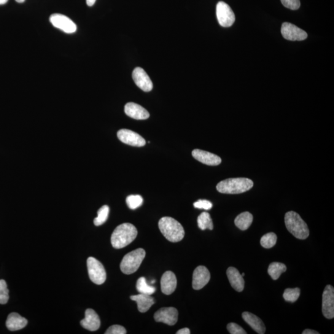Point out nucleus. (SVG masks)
I'll return each mask as SVG.
<instances>
[{"label": "nucleus", "instance_id": "cd10ccee", "mask_svg": "<svg viewBox=\"0 0 334 334\" xmlns=\"http://www.w3.org/2000/svg\"><path fill=\"white\" fill-rule=\"evenodd\" d=\"M277 236L274 233H268L264 235L261 239V244L265 248H271L276 245Z\"/></svg>", "mask_w": 334, "mask_h": 334}, {"label": "nucleus", "instance_id": "4c0bfd02", "mask_svg": "<svg viewBox=\"0 0 334 334\" xmlns=\"http://www.w3.org/2000/svg\"><path fill=\"white\" fill-rule=\"evenodd\" d=\"M96 2V0H86V3H87L89 7H93L95 4Z\"/></svg>", "mask_w": 334, "mask_h": 334}, {"label": "nucleus", "instance_id": "a19ab883", "mask_svg": "<svg viewBox=\"0 0 334 334\" xmlns=\"http://www.w3.org/2000/svg\"><path fill=\"white\" fill-rule=\"evenodd\" d=\"M244 275H245V274H244V273H243V274H241V276H243V277H244Z\"/></svg>", "mask_w": 334, "mask_h": 334}, {"label": "nucleus", "instance_id": "b1692460", "mask_svg": "<svg viewBox=\"0 0 334 334\" xmlns=\"http://www.w3.org/2000/svg\"><path fill=\"white\" fill-rule=\"evenodd\" d=\"M287 271V266L281 263L274 262L269 266L268 274L271 278L276 281L283 273Z\"/></svg>", "mask_w": 334, "mask_h": 334}, {"label": "nucleus", "instance_id": "a211bd4d", "mask_svg": "<svg viewBox=\"0 0 334 334\" xmlns=\"http://www.w3.org/2000/svg\"><path fill=\"white\" fill-rule=\"evenodd\" d=\"M80 325L88 330L96 331L101 326V320L95 311L88 309L85 312V318L80 321Z\"/></svg>", "mask_w": 334, "mask_h": 334}, {"label": "nucleus", "instance_id": "423d86ee", "mask_svg": "<svg viewBox=\"0 0 334 334\" xmlns=\"http://www.w3.org/2000/svg\"><path fill=\"white\" fill-rule=\"evenodd\" d=\"M87 265L91 281L97 285L103 284L106 281L107 274L102 264L96 258L90 257Z\"/></svg>", "mask_w": 334, "mask_h": 334}, {"label": "nucleus", "instance_id": "39448f33", "mask_svg": "<svg viewBox=\"0 0 334 334\" xmlns=\"http://www.w3.org/2000/svg\"><path fill=\"white\" fill-rule=\"evenodd\" d=\"M145 257V250L138 248L128 253L123 258L120 264V269L125 274H131L138 270Z\"/></svg>", "mask_w": 334, "mask_h": 334}, {"label": "nucleus", "instance_id": "4468645a", "mask_svg": "<svg viewBox=\"0 0 334 334\" xmlns=\"http://www.w3.org/2000/svg\"><path fill=\"white\" fill-rule=\"evenodd\" d=\"M132 76L137 87L141 90L144 92H150L152 90V80L143 69L137 67L134 69Z\"/></svg>", "mask_w": 334, "mask_h": 334}, {"label": "nucleus", "instance_id": "f03ea898", "mask_svg": "<svg viewBox=\"0 0 334 334\" xmlns=\"http://www.w3.org/2000/svg\"><path fill=\"white\" fill-rule=\"evenodd\" d=\"M161 233L167 240L173 243L182 241L185 236V230L181 223L174 218L164 217L158 222Z\"/></svg>", "mask_w": 334, "mask_h": 334}, {"label": "nucleus", "instance_id": "f257e3e1", "mask_svg": "<svg viewBox=\"0 0 334 334\" xmlns=\"http://www.w3.org/2000/svg\"><path fill=\"white\" fill-rule=\"evenodd\" d=\"M137 230L134 225L125 223L118 225L115 229L111 236V243L116 249H121L127 246L136 239Z\"/></svg>", "mask_w": 334, "mask_h": 334}, {"label": "nucleus", "instance_id": "6ab92c4d", "mask_svg": "<svg viewBox=\"0 0 334 334\" xmlns=\"http://www.w3.org/2000/svg\"><path fill=\"white\" fill-rule=\"evenodd\" d=\"M227 275L231 287L237 292H242L244 290V281L243 277L239 273L238 269L233 267H230L227 269Z\"/></svg>", "mask_w": 334, "mask_h": 334}, {"label": "nucleus", "instance_id": "72a5a7b5", "mask_svg": "<svg viewBox=\"0 0 334 334\" xmlns=\"http://www.w3.org/2000/svg\"><path fill=\"white\" fill-rule=\"evenodd\" d=\"M106 334H125V328L119 325H114L110 326L105 332Z\"/></svg>", "mask_w": 334, "mask_h": 334}, {"label": "nucleus", "instance_id": "c9c22d12", "mask_svg": "<svg viewBox=\"0 0 334 334\" xmlns=\"http://www.w3.org/2000/svg\"><path fill=\"white\" fill-rule=\"evenodd\" d=\"M190 330L188 328H183L177 332V334H190Z\"/></svg>", "mask_w": 334, "mask_h": 334}, {"label": "nucleus", "instance_id": "7c9ffc66", "mask_svg": "<svg viewBox=\"0 0 334 334\" xmlns=\"http://www.w3.org/2000/svg\"><path fill=\"white\" fill-rule=\"evenodd\" d=\"M9 300V290L7 282L4 280H0V304H5Z\"/></svg>", "mask_w": 334, "mask_h": 334}, {"label": "nucleus", "instance_id": "0eeeda50", "mask_svg": "<svg viewBox=\"0 0 334 334\" xmlns=\"http://www.w3.org/2000/svg\"><path fill=\"white\" fill-rule=\"evenodd\" d=\"M216 15L218 22L223 28H229L235 23V14L230 7L225 2L218 3L216 7Z\"/></svg>", "mask_w": 334, "mask_h": 334}, {"label": "nucleus", "instance_id": "9b49d317", "mask_svg": "<svg viewBox=\"0 0 334 334\" xmlns=\"http://www.w3.org/2000/svg\"><path fill=\"white\" fill-rule=\"evenodd\" d=\"M118 138L124 144L134 147H143L146 143L145 140L139 134L127 129H122L118 131Z\"/></svg>", "mask_w": 334, "mask_h": 334}, {"label": "nucleus", "instance_id": "bb28decb", "mask_svg": "<svg viewBox=\"0 0 334 334\" xmlns=\"http://www.w3.org/2000/svg\"><path fill=\"white\" fill-rule=\"evenodd\" d=\"M110 211L109 207L105 205L100 208L98 212V217L94 220V225L96 226H101L106 222L108 217H109Z\"/></svg>", "mask_w": 334, "mask_h": 334}, {"label": "nucleus", "instance_id": "aec40b11", "mask_svg": "<svg viewBox=\"0 0 334 334\" xmlns=\"http://www.w3.org/2000/svg\"><path fill=\"white\" fill-rule=\"evenodd\" d=\"M242 317L244 321L258 333L264 334L266 332V326L260 317L249 312H244Z\"/></svg>", "mask_w": 334, "mask_h": 334}, {"label": "nucleus", "instance_id": "2eb2a0df", "mask_svg": "<svg viewBox=\"0 0 334 334\" xmlns=\"http://www.w3.org/2000/svg\"><path fill=\"white\" fill-rule=\"evenodd\" d=\"M192 155L195 159L207 165L217 166L222 162V159L219 156L203 150L195 149L193 150Z\"/></svg>", "mask_w": 334, "mask_h": 334}, {"label": "nucleus", "instance_id": "c85d7f7f", "mask_svg": "<svg viewBox=\"0 0 334 334\" xmlns=\"http://www.w3.org/2000/svg\"><path fill=\"white\" fill-rule=\"evenodd\" d=\"M301 290L299 288L295 289H287L285 290L283 297L286 301L294 303L300 297Z\"/></svg>", "mask_w": 334, "mask_h": 334}, {"label": "nucleus", "instance_id": "7ed1b4c3", "mask_svg": "<svg viewBox=\"0 0 334 334\" xmlns=\"http://www.w3.org/2000/svg\"><path fill=\"white\" fill-rule=\"evenodd\" d=\"M254 183L252 180L246 178H235L223 180L218 183L217 190L220 193L241 194L252 189Z\"/></svg>", "mask_w": 334, "mask_h": 334}, {"label": "nucleus", "instance_id": "e433bc0d", "mask_svg": "<svg viewBox=\"0 0 334 334\" xmlns=\"http://www.w3.org/2000/svg\"><path fill=\"white\" fill-rule=\"evenodd\" d=\"M303 334H319L318 332H317L316 330H311V329H306L303 331L302 332Z\"/></svg>", "mask_w": 334, "mask_h": 334}, {"label": "nucleus", "instance_id": "6e6552de", "mask_svg": "<svg viewBox=\"0 0 334 334\" xmlns=\"http://www.w3.org/2000/svg\"><path fill=\"white\" fill-rule=\"evenodd\" d=\"M49 20L55 28L60 29L64 33L73 34L77 31L76 24L65 15L56 13L50 16Z\"/></svg>", "mask_w": 334, "mask_h": 334}, {"label": "nucleus", "instance_id": "c756f323", "mask_svg": "<svg viewBox=\"0 0 334 334\" xmlns=\"http://www.w3.org/2000/svg\"><path fill=\"white\" fill-rule=\"evenodd\" d=\"M143 203V199L140 195H130L126 198V204L129 209H136L142 206Z\"/></svg>", "mask_w": 334, "mask_h": 334}, {"label": "nucleus", "instance_id": "a878e982", "mask_svg": "<svg viewBox=\"0 0 334 334\" xmlns=\"http://www.w3.org/2000/svg\"><path fill=\"white\" fill-rule=\"evenodd\" d=\"M136 289L140 293L152 295L155 292V288L147 284L145 277H141L137 280Z\"/></svg>", "mask_w": 334, "mask_h": 334}, {"label": "nucleus", "instance_id": "1a4fd4ad", "mask_svg": "<svg viewBox=\"0 0 334 334\" xmlns=\"http://www.w3.org/2000/svg\"><path fill=\"white\" fill-rule=\"evenodd\" d=\"M281 33L284 39L291 41H302L308 37V34L305 31L289 23L282 24Z\"/></svg>", "mask_w": 334, "mask_h": 334}, {"label": "nucleus", "instance_id": "f704fd0d", "mask_svg": "<svg viewBox=\"0 0 334 334\" xmlns=\"http://www.w3.org/2000/svg\"><path fill=\"white\" fill-rule=\"evenodd\" d=\"M194 207L197 209L210 210L212 207V204L209 201L201 199L194 203Z\"/></svg>", "mask_w": 334, "mask_h": 334}, {"label": "nucleus", "instance_id": "f3484780", "mask_svg": "<svg viewBox=\"0 0 334 334\" xmlns=\"http://www.w3.org/2000/svg\"><path fill=\"white\" fill-rule=\"evenodd\" d=\"M161 290L164 294L170 295L176 290L177 279L172 271H166L163 274L160 281Z\"/></svg>", "mask_w": 334, "mask_h": 334}, {"label": "nucleus", "instance_id": "20e7f679", "mask_svg": "<svg viewBox=\"0 0 334 334\" xmlns=\"http://www.w3.org/2000/svg\"><path fill=\"white\" fill-rule=\"evenodd\" d=\"M285 223L287 230L296 238L305 239L309 236L308 225L297 213L293 211L286 213Z\"/></svg>", "mask_w": 334, "mask_h": 334}, {"label": "nucleus", "instance_id": "58836bf2", "mask_svg": "<svg viewBox=\"0 0 334 334\" xmlns=\"http://www.w3.org/2000/svg\"><path fill=\"white\" fill-rule=\"evenodd\" d=\"M8 0H0V5L6 4Z\"/></svg>", "mask_w": 334, "mask_h": 334}, {"label": "nucleus", "instance_id": "5701e85b", "mask_svg": "<svg viewBox=\"0 0 334 334\" xmlns=\"http://www.w3.org/2000/svg\"><path fill=\"white\" fill-rule=\"evenodd\" d=\"M253 221V215L249 212H244L236 217L235 224L241 230H246L252 224Z\"/></svg>", "mask_w": 334, "mask_h": 334}, {"label": "nucleus", "instance_id": "ddd939ff", "mask_svg": "<svg viewBox=\"0 0 334 334\" xmlns=\"http://www.w3.org/2000/svg\"><path fill=\"white\" fill-rule=\"evenodd\" d=\"M211 279V274L205 266H199L193 275V288L196 290L203 289Z\"/></svg>", "mask_w": 334, "mask_h": 334}, {"label": "nucleus", "instance_id": "2f4dec72", "mask_svg": "<svg viewBox=\"0 0 334 334\" xmlns=\"http://www.w3.org/2000/svg\"><path fill=\"white\" fill-rule=\"evenodd\" d=\"M227 329L231 334H246L247 332L245 331L240 325H239L236 323L231 322L227 325Z\"/></svg>", "mask_w": 334, "mask_h": 334}, {"label": "nucleus", "instance_id": "412c9836", "mask_svg": "<svg viewBox=\"0 0 334 334\" xmlns=\"http://www.w3.org/2000/svg\"><path fill=\"white\" fill-rule=\"evenodd\" d=\"M28 321L26 318L20 316L16 312H12L8 316L7 327L11 331L22 329L28 324Z\"/></svg>", "mask_w": 334, "mask_h": 334}, {"label": "nucleus", "instance_id": "f8f14e48", "mask_svg": "<svg viewBox=\"0 0 334 334\" xmlns=\"http://www.w3.org/2000/svg\"><path fill=\"white\" fill-rule=\"evenodd\" d=\"M178 312L176 308L173 307L162 308L155 312L154 319L156 322H163L169 325H174L177 322Z\"/></svg>", "mask_w": 334, "mask_h": 334}, {"label": "nucleus", "instance_id": "9d476101", "mask_svg": "<svg viewBox=\"0 0 334 334\" xmlns=\"http://www.w3.org/2000/svg\"><path fill=\"white\" fill-rule=\"evenodd\" d=\"M322 311L325 318L328 319L333 318L334 289L332 285H327L323 292Z\"/></svg>", "mask_w": 334, "mask_h": 334}, {"label": "nucleus", "instance_id": "4be33fe9", "mask_svg": "<svg viewBox=\"0 0 334 334\" xmlns=\"http://www.w3.org/2000/svg\"><path fill=\"white\" fill-rule=\"evenodd\" d=\"M131 299L132 300L136 301L137 309L141 312H147L155 303L154 300L151 296L142 294V293L131 296Z\"/></svg>", "mask_w": 334, "mask_h": 334}, {"label": "nucleus", "instance_id": "393cba45", "mask_svg": "<svg viewBox=\"0 0 334 334\" xmlns=\"http://www.w3.org/2000/svg\"><path fill=\"white\" fill-rule=\"evenodd\" d=\"M198 225L199 228L202 230H205L206 229L212 230L214 228V225H213L211 215H210L208 212H206L201 213L199 215L198 218Z\"/></svg>", "mask_w": 334, "mask_h": 334}, {"label": "nucleus", "instance_id": "473e14b6", "mask_svg": "<svg viewBox=\"0 0 334 334\" xmlns=\"http://www.w3.org/2000/svg\"><path fill=\"white\" fill-rule=\"evenodd\" d=\"M285 7L292 10H296L300 7V0H281Z\"/></svg>", "mask_w": 334, "mask_h": 334}, {"label": "nucleus", "instance_id": "dca6fc26", "mask_svg": "<svg viewBox=\"0 0 334 334\" xmlns=\"http://www.w3.org/2000/svg\"><path fill=\"white\" fill-rule=\"evenodd\" d=\"M125 112L128 117L136 120H146L150 117L147 110L134 102H129L126 104Z\"/></svg>", "mask_w": 334, "mask_h": 334}, {"label": "nucleus", "instance_id": "ea45409f", "mask_svg": "<svg viewBox=\"0 0 334 334\" xmlns=\"http://www.w3.org/2000/svg\"><path fill=\"white\" fill-rule=\"evenodd\" d=\"M25 1L26 0H16V2L20 3V4H22V3H24Z\"/></svg>", "mask_w": 334, "mask_h": 334}]
</instances>
